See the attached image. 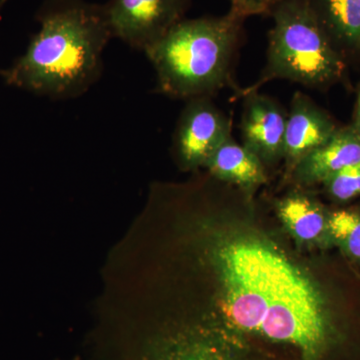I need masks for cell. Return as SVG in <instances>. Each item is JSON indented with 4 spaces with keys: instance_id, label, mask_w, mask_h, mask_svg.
Returning a JSON list of instances; mask_svg holds the SVG:
<instances>
[{
    "instance_id": "obj_1",
    "label": "cell",
    "mask_w": 360,
    "mask_h": 360,
    "mask_svg": "<svg viewBox=\"0 0 360 360\" xmlns=\"http://www.w3.org/2000/svg\"><path fill=\"white\" fill-rule=\"evenodd\" d=\"M39 32L7 70L4 82L53 101L84 96L101 79L103 52L113 39L104 4L45 0L37 14Z\"/></svg>"
},
{
    "instance_id": "obj_2",
    "label": "cell",
    "mask_w": 360,
    "mask_h": 360,
    "mask_svg": "<svg viewBox=\"0 0 360 360\" xmlns=\"http://www.w3.org/2000/svg\"><path fill=\"white\" fill-rule=\"evenodd\" d=\"M245 20L229 9L221 16L184 18L170 28L144 51L155 71V92L187 101L236 87L232 73Z\"/></svg>"
},
{
    "instance_id": "obj_3",
    "label": "cell",
    "mask_w": 360,
    "mask_h": 360,
    "mask_svg": "<svg viewBox=\"0 0 360 360\" xmlns=\"http://www.w3.org/2000/svg\"><path fill=\"white\" fill-rule=\"evenodd\" d=\"M266 65L255 84L238 89L243 97L276 79L328 90L349 84V66L336 51L305 0H278L271 11Z\"/></svg>"
},
{
    "instance_id": "obj_4",
    "label": "cell",
    "mask_w": 360,
    "mask_h": 360,
    "mask_svg": "<svg viewBox=\"0 0 360 360\" xmlns=\"http://www.w3.org/2000/svg\"><path fill=\"white\" fill-rule=\"evenodd\" d=\"M191 0H108L105 7L113 39L144 52L179 21Z\"/></svg>"
},
{
    "instance_id": "obj_5",
    "label": "cell",
    "mask_w": 360,
    "mask_h": 360,
    "mask_svg": "<svg viewBox=\"0 0 360 360\" xmlns=\"http://www.w3.org/2000/svg\"><path fill=\"white\" fill-rule=\"evenodd\" d=\"M232 136L231 120L212 97L187 101L174 134V151L180 167H205L214 151Z\"/></svg>"
},
{
    "instance_id": "obj_6",
    "label": "cell",
    "mask_w": 360,
    "mask_h": 360,
    "mask_svg": "<svg viewBox=\"0 0 360 360\" xmlns=\"http://www.w3.org/2000/svg\"><path fill=\"white\" fill-rule=\"evenodd\" d=\"M243 144L264 163L283 158L288 113L276 99L259 91L243 97Z\"/></svg>"
},
{
    "instance_id": "obj_7",
    "label": "cell",
    "mask_w": 360,
    "mask_h": 360,
    "mask_svg": "<svg viewBox=\"0 0 360 360\" xmlns=\"http://www.w3.org/2000/svg\"><path fill=\"white\" fill-rule=\"evenodd\" d=\"M340 129L335 120L302 91L291 99L284 137V155L288 168L319 148Z\"/></svg>"
},
{
    "instance_id": "obj_8",
    "label": "cell",
    "mask_w": 360,
    "mask_h": 360,
    "mask_svg": "<svg viewBox=\"0 0 360 360\" xmlns=\"http://www.w3.org/2000/svg\"><path fill=\"white\" fill-rule=\"evenodd\" d=\"M360 163V136L350 125L340 127L335 134L293 167L298 184H322L341 170Z\"/></svg>"
},
{
    "instance_id": "obj_9",
    "label": "cell",
    "mask_w": 360,
    "mask_h": 360,
    "mask_svg": "<svg viewBox=\"0 0 360 360\" xmlns=\"http://www.w3.org/2000/svg\"><path fill=\"white\" fill-rule=\"evenodd\" d=\"M348 66L360 65V0H305Z\"/></svg>"
},
{
    "instance_id": "obj_10",
    "label": "cell",
    "mask_w": 360,
    "mask_h": 360,
    "mask_svg": "<svg viewBox=\"0 0 360 360\" xmlns=\"http://www.w3.org/2000/svg\"><path fill=\"white\" fill-rule=\"evenodd\" d=\"M205 167L215 179L238 187L248 193L266 184L264 163L232 136L214 151Z\"/></svg>"
},
{
    "instance_id": "obj_11",
    "label": "cell",
    "mask_w": 360,
    "mask_h": 360,
    "mask_svg": "<svg viewBox=\"0 0 360 360\" xmlns=\"http://www.w3.org/2000/svg\"><path fill=\"white\" fill-rule=\"evenodd\" d=\"M281 222L296 240L307 243H333L329 236V212L314 198L295 191L276 205Z\"/></svg>"
},
{
    "instance_id": "obj_12",
    "label": "cell",
    "mask_w": 360,
    "mask_h": 360,
    "mask_svg": "<svg viewBox=\"0 0 360 360\" xmlns=\"http://www.w3.org/2000/svg\"><path fill=\"white\" fill-rule=\"evenodd\" d=\"M328 227L333 245L360 264V210L349 208L329 212Z\"/></svg>"
},
{
    "instance_id": "obj_13",
    "label": "cell",
    "mask_w": 360,
    "mask_h": 360,
    "mask_svg": "<svg viewBox=\"0 0 360 360\" xmlns=\"http://www.w3.org/2000/svg\"><path fill=\"white\" fill-rule=\"evenodd\" d=\"M326 194L338 203L360 198V163L352 165L322 182Z\"/></svg>"
},
{
    "instance_id": "obj_14",
    "label": "cell",
    "mask_w": 360,
    "mask_h": 360,
    "mask_svg": "<svg viewBox=\"0 0 360 360\" xmlns=\"http://www.w3.org/2000/svg\"><path fill=\"white\" fill-rule=\"evenodd\" d=\"M278 0H229L231 11L243 18L270 13Z\"/></svg>"
},
{
    "instance_id": "obj_15",
    "label": "cell",
    "mask_w": 360,
    "mask_h": 360,
    "mask_svg": "<svg viewBox=\"0 0 360 360\" xmlns=\"http://www.w3.org/2000/svg\"><path fill=\"white\" fill-rule=\"evenodd\" d=\"M349 125L360 136V82L357 84L356 90H355L354 115H352V122Z\"/></svg>"
},
{
    "instance_id": "obj_16",
    "label": "cell",
    "mask_w": 360,
    "mask_h": 360,
    "mask_svg": "<svg viewBox=\"0 0 360 360\" xmlns=\"http://www.w3.org/2000/svg\"><path fill=\"white\" fill-rule=\"evenodd\" d=\"M8 1L9 0H0V13H1L2 8L6 6V4Z\"/></svg>"
}]
</instances>
